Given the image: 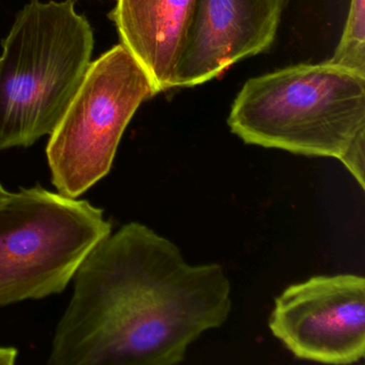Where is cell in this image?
I'll return each instance as SVG.
<instances>
[{
	"instance_id": "cell-5",
	"label": "cell",
	"mask_w": 365,
	"mask_h": 365,
	"mask_svg": "<svg viewBox=\"0 0 365 365\" xmlns=\"http://www.w3.org/2000/svg\"><path fill=\"white\" fill-rule=\"evenodd\" d=\"M155 95L148 74L123 44L91 61L48 135L46 159L56 191L80 198L106 177L125 129L140 106Z\"/></svg>"
},
{
	"instance_id": "cell-6",
	"label": "cell",
	"mask_w": 365,
	"mask_h": 365,
	"mask_svg": "<svg viewBox=\"0 0 365 365\" xmlns=\"http://www.w3.org/2000/svg\"><path fill=\"white\" fill-rule=\"evenodd\" d=\"M277 339L300 360L354 364L365 356V279L318 275L286 288L269 320Z\"/></svg>"
},
{
	"instance_id": "cell-4",
	"label": "cell",
	"mask_w": 365,
	"mask_h": 365,
	"mask_svg": "<svg viewBox=\"0 0 365 365\" xmlns=\"http://www.w3.org/2000/svg\"><path fill=\"white\" fill-rule=\"evenodd\" d=\"M112 232L103 210L40 185L0 196V307L61 294Z\"/></svg>"
},
{
	"instance_id": "cell-2",
	"label": "cell",
	"mask_w": 365,
	"mask_h": 365,
	"mask_svg": "<svg viewBox=\"0 0 365 365\" xmlns=\"http://www.w3.org/2000/svg\"><path fill=\"white\" fill-rule=\"evenodd\" d=\"M227 123L245 144L339 160L364 190L362 74L324 61L250 78Z\"/></svg>"
},
{
	"instance_id": "cell-7",
	"label": "cell",
	"mask_w": 365,
	"mask_h": 365,
	"mask_svg": "<svg viewBox=\"0 0 365 365\" xmlns=\"http://www.w3.org/2000/svg\"><path fill=\"white\" fill-rule=\"evenodd\" d=\"M288 0H198L175 88L221 76L274 43Z\"/></svg>"
},
{
	"instance_id": "cell-11",
	"label": "cell",
	"mask_w": 365,
	"mask_h": 365,
	"mask_svg": "<svg viewBox=\"0 0 365 365\" xmlns=\"http://www.w3.org/2000/svg\"><path fill=\"white\" fill-rule=\"evenodd\" d=\"M5 187H4V185L0 183V196L4 195V194L6 193Z\"/></svg>"
},
{
	"instance_id": "cell-9",
	"label": "cell",
	"mask_w": 365,
	"mask_h": 365,
	"mask_svg": "<svg viewBox=\"0 0 365 365\" xmlns=\"http://www.w3.org/2000/svg\"><path fill=\"white\" fill-rule=\"evenodd\" d=\"M326 61L365 76V0H351L341 40Z\"/></svg>"
},
{
	"instance_id": "cell-1",
	"label": "cell",
	"mask_w": 365,
	"mask_h": 365,
	"mask_svg": "<svg viewBox=\"0 0 365 365\" xmlns=\"http://www.w3.org/2000/svg\"><path fill=\"white\" fill-rule=\"evenodd\" d=\"M51 365H175L232 312L219 264H191L179 247L130 222L100 241L73 277Z\"/></svg>"
},
{
	"instance_id": "cell-10",
	"label": "cell",
	"mask_w": 365,
	"mask_h": 365,
	"mask_svg": "<svg viewBox=\"0 0 365 365\" xmlns=\"http://www.w3.org/2000/svg\"><path fill=\"white\" fill-rule=\"evenodd\" d=\"M19 351L14 347H0V365H14L18 359Z\"/></svg>"
},
{
	"instance_id": "cell-8",
	"label": "cell",
	"mask_w": 365,
	"mask_h": 365,
	"mask_svg": "<svg viewBox=\"0 0 365 365\" xmlns=\"http://www.w3.org/2000/svg\"><path fill=\"white\" fill-rule=\"evenodd\" d=\"M198 0H116L108 16L158 93L175 88Z\"/></svg>"
},
{
	"instance_id": "cell-3",
	"label": "cell",
	"mask_w": 365,
	"mask_h": 365,
	"mask_svg": "<svg viewBox=\"0 0 365 365\" xmlns=\"http://www.w3.org/2000/svg\"><path fill=\"white\" fill-rule=\"evenodd\" d=\"M95 34L73 0H29L1 41L0 153L48 136L93 59Z\"/></svg>"
}]
</instances>
